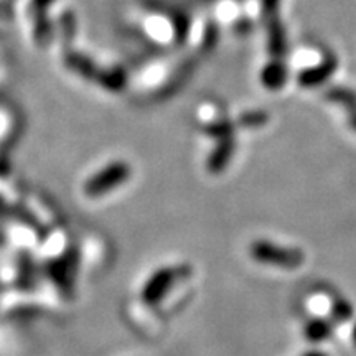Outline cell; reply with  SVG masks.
Masks as SVG:
<instances>
[{
    "instance_id": "obj_1",
    "label": "cell",
    "mask_w": 356,
    "mask_h": 356,
    "mask_svg": "<svg viewBox=\"0 0 356 356\" xmlns=\"http://www.w3.org/2000/svg\"><path fill=\"white\" fill-rule=\"evenodd\" d=\"M249 254L257 262L279 269L292 270L304 264L305 254L297 248H286L270 241H254L249 248Z\"/></svg>"
},
{
    "instance_id": "obj_2",
    "label": "cell",
    "mask_w": 356,
    "mask_h": 356,
    "mask_svg": "<svg viewBox=\"0 0 356 356\" xmlns=\"http://www.w3.org/2000/svg\"><path fill=\"white\" fill-rule=\"evenodd\" d=\"M335 66L337 63L333 58H325V61H322V63L317 66H314V68L300 71L299 83L305 88L317 86V84L323 83L325 79L330 76L333 71H335Z\"/></svg>"
},
{
    "instance_id": "obj_3",
    "label": "cell",
    "mask_w": 356,
    "mask_h": 356,
    "mask_svg": "<svg viewBox=\"0 0 356 356\" xmlns=\"http://www.w3.org/2000/svg\"><path fill=\"white\" fill-rule=\"evenodd\" d=\"M287 79V71L286 66L282 65V61L275 58L274 61L267 63L264 68H262L261 73V81L266 88L269 89H279L280 86H284Z\"/></svg>"
},
{
    "instance_id": "obj_4",
    "label": "cell",
    "mask_w": 356,
    "mask_h": 356,
    "mask_svg": "<svg viewBox=\"0 0 356 356\" xmlns=\"http://www.w3.org/2000/svg\"><path fill=\"white\" fill-rule=\"evenodd\" d=\"M170 284H173V273L168 269L160 270L150 279L149 286H147V299L149 300H157L162 299L165 296L167 289Z\"/></svg>"
},
{
    "instance_id": "obj_5",
    "label": "cell",
    "mask_w": 356,
    "mask_h": 356,
    "mask_svg": "<svg viewBox=\"0 0 356 356\" xmlns=\"http://www.w3.org/2000/svg\"><path fill=\"white\" fill-rule=\"evenodd\" d=\"M267 48H269L270 55L275 58L280 56L286 50V37H284L282 25L277 19L269 20V26H267Z\"/></svg>"
},
{
    "instance_id": "obj_6",
    "label": "cell",
    "mask_w": 356,
    "mask_h": 356,
    "mask_svg": "<svg viewBox=\"0 0 356 356\" xmlns=\"http://www.w3.org/2000/svg\"><path fill=\"white\" fill-rule=\"evenodd\" d=\"M305 338L312 343H322V341L328 340L333 333V327L330 322L323 318H314L305 325Z\"/></svg>"
},
{
    "instance_id": "obj_7",
    "label": "cell",
    "mask_w": 356,
    "mask_h": 356,
    "mask_svg": "<svg viewBox=\"0 0 356 356\" xmlns=\"http://www.w3.org/2000/svg\"><path fill=\"white\" fill-rule=\"evenodd\" d=\"M233 150H234V142L231 139H225L222 144L218 147L216 152L213 154V157L210 159V170L213 172H220L228 165V162L233 157Z\"/></svg>"
},
{
    "instance_id": "obj_8",
    "label": "cell",
    "mask_w": 356,
    "mask_h": 356,
    "mask_svg": "<svg viewBox=\"0 0 356 356\" xmlns=\"http://www.w3.org/2000/svg\"><path fill=\"white\" fill-rule=\"evenodd\" d=\"M322 61H325V58H322L317 48H302L293 56V65L300 68V71L314 68V66L320 65Z\"/></svg>"
},
{
    "instance_id": "obj_9",
    "label": "cell",
    "mask_w": 356,
    "mask_h": 356,
    "mask_svg": "<svg viewBox=\"0 0 356 356\" xmlns=\"http://www.w3.org/2000/svg\"><path fill=\"white\" fill-rule=\"evenodd\" d=\"M124 168L122 167H115L113 170H108L106 175H99L96 177V180H91L89 184V193H102L106 190V184H111L113 180H121L124 177Z\"/></svg>"
},
{
    "instance_id": "obj_10",
    "label": "cell",
    "mask_w": 356,
    "mask_h": 356,
    "mask_svg": "<svg viewBox=\"0 0 356 356\" xmlns=\"http://www.w3.org/2000/svg\"><path fill=\"white\" fill-rule=\"evenodd\" d=\"M332 315L337 322H348L353 315V307L345 299H337L332 305Z\"/></svg>"
},
{
    "instance_id": "obj_11",
    "label": "cell",
    "mask_w": 356,
    "mask_h": 356,
    "mask_svg": "<svg viewBox=\"0 0 356 356\" xmlns=\"http://www.w3.org/2000/svg\"><path fill=\"white\" fill-rule=\"evenodd\" d=\"M267 121V115L264 113H248L241 118V122L248 127H256L262 126Z\"/></svg>"
},
{
    "instance_id": "obj_12",
    "label": "cell",
    "mask_w": 356,
    "mask_h": 356,
    "mask_svg": "<svg viewBox=\"0 0 356 356\" xmlns=\"http://www.w3.org/2000/svg\"><path fill=\"white\" fill-rule=\"evenodd\" d=\"M239 8H238V6H236L234 2H231V0H228V2H225L222 3V7H221V19L222 20H226V22H231V20H234L236 17H239Z\"/></svg>"
},
{
    "instance_id": "obj_13",
    "label": "cell",
    "mask_w": 356,
    "mask_h": 356,
    "mask_svg": "<svg viewBox=\"0 0 356 356\" xmlns=\"http://www.w3.org/2000/svg\"><path fill=\"white\" fill-rule=\"evenodd\" d=\"M262 2V10L267 15H275V10L279 8V0H261Z\"/></svg>"
},
{
    "instance_id": "obj_14",
    "label": "cell",
    "mask_w": 356,
    "mask_h": 356,
    "mask_svg": "<svg viewBox=\"0 0 356 356\" xmlns=\"http://www.w3.org/2000/svg\"><path fill=\"white\" fill-rule=\"evenodd\" d=\"M350 126L356 131V111H353V113L350 114Z\"/></svg>"
},
{
    "instance_id": "obj_15",
    "label": "cell",
    "mask_w": 356,
    "mask_h": 356,
    "mask_svg": "<svg viewBox=\"0 0 356 356\" xmlns=\"http://www.w3.org/2000/svg\"><path fill=\"white\" fill-rule=\"evenodd\" d=\"M304 356H328L327 353H323V351H309V353H305Z\"/></svg>"
},
{
    "instance_id": "obj_16",
    "label": "cell",
    "mask_w": 356,
    "mask_h": 356,
    "mask_svg": "<svg viewBox=\"0 0 356 356\" xmlns=\"http://www.w3.org/2000/svg\"><path fill=\"white\" fill-rule=\"evenodd\" d=\"M351 340H353V345L356 346V323H355V327H353V332H351Z\"/></svg>"
}]
</instances>
